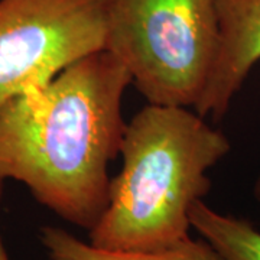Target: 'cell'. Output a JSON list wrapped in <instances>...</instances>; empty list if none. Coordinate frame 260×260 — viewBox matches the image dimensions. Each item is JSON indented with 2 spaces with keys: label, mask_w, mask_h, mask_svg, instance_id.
<instances>
[{
  "label": "cell",
  "mask_w": 260,
  "mask_h": 260,
  "mask_svg": "<svg viewBox=\"0 0 260 260\" xmlns=\"http://www.w3.org/2000/svg\"><path fill=\"white\" fill-rule=\"evenodd\" d=\"M129 84L124 65L102 49L8 103L0 110V179L22 182L39 204L90 232L109 203Z\"/></svg>",
  "instance_id": "1"
},
{
  "label": "cell",
  "mask_w": 260,
  "mask_h": 260,
  "mask_svg": "<svg viewBox=\"0 0 260 260\" xmlns=\"http://www.w3.org/2000/svg\"><path fill=\"white\" fill-rule=\"evenodd\" d=\"M230 150L221 132L189 107L150 104L126 124L119 175L88 232L104 250L155 251L189 237L191 208L208 194L210 168Z\"/></svg>",
  "instance_id": "2"
},
{
  "label": "cell",
  "mask_w": 260,
  "mask_h": 260,
  "mask_svg": "<svg viewBox=\"0 0 260 260\" xmlns=\"http://www.w3.org/2000/svg\"><path fill=\"white\" fill-rule=\"evenodd\" d=\"M217 48L215 0H110L104 49L150 104L195 107Z\"/></svg>",
  "instance_id": "3"
},
{
  "label": "cell",
  "mask_w": 260,
  "mask_h": 260,
  "mask_svg": "<svg viewBox=\"0 0 260 260\" xmlns=\"http://www.w3.org/2000/svg\"><path fill=\"white\" fill-rule=\"evenodd\" d=\"M110 0H0V110L106 47Z\"/></svg>",
  "instance_id": "4"
},
{
  "label": "cell",
  "mask_w": 260,
  "mask_h": 260,
  "mask_svg": "<svg viewBox=\"0 0 260 260\" xmlns=\"http://www.w3.org/2000/svg\"><path fill=\"white\" fill-rule=\"evenodd\" d=\"M218 48L195 112L220 120L260 61V0H215Z\"/></svg>",
  "instance_id": "5"
},
{
  "label": "cell",
  "mask_w": 260,
  "mask_h": 260,
  "mask_svg": "<svg viewBox=\"0 0 260 260\" xmlns=\"http://www.w3.org/2000/svg\"><path fill=\"white\" fill-rule=\"evenodd\" d=\"M39 240L52 260H227L207 240L191 237L162 250L113 251L99 249L61 227L44 225Z\"/></svg>",
  "instance_id": "6"
},
{
  "label": "cell",
  "mask_w": 260,
  "mask_h": 260,
  "mask_svg": "<svg viewBox=\"0 0 260 260\" xmlns=\"http://www.w3.org/2000/svg\"><path fill=\"white\" fill-rule=\"evenodd\" d=\"M191 227L227 260H260V232L233 215L218 213L203 201L191 208Z\"/></svg>",
  "instance_id": "7"
},
{
  "label": "cell",
  "mask_w": 260,
  "mask_h": 260,
  "mask_svg": "<svg viewBox=\"0 0 260 260\" xmlns=\"http://www.w3.org/2000/svg\"><path fill=\"white\" fill-rule=\"evenodd\" d=\"M3 184H5V181L0 179V201H2ZM0 260H10L9 254H8V251H6V247H5V244H3V240H2V236H0Z\"/></svg>",
  "instance_id": "8"
},
{
  "label": "cell",
  "mask_w": 260,
  "mask_h": 260,
  "mask_svg": "<svg viewBox=\"0 0 260 260\" xmlns=\"http://www.w3.org/2000/svg\"><path fill=\"white\" fill-rule=\"evenodd\" d=\"M256 197L260 200V181L257 182V185H256Z\"/></svg>",
  "instance_id": "9"
},
{
  "label": "cell",
  "mask_w": 260,
  "mask_h": 260,
  "mask_svg": "<svg viewBox=\"0 0 260 260\" xmlns=\"http://www.w3.org/2000/svg\"><path fill=\"white\" fill-rule=\"evenodd\" d=\"M49 260H52V259H49Z\"/></svg>",
  "instance_id": "10"
}]
</instances>
